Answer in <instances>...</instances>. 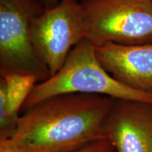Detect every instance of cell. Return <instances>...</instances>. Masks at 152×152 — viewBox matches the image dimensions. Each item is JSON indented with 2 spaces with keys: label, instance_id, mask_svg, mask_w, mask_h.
Here are the masks:
<instances>
[{
  "label": "cell",
  "instance_id": "cell-11",
  "mask_svg": "<svg viewBox=\"0 0 152 152\" xmlns=\"http://www.w3.org/2000/svg\"><path fill=\"white\" fill-rule=\"evenodd\" d=\"M114 152H115V151H114Z\"/></svg>",
  "mask_w": 152,
  "mask_h": 152
},
{
  "label": "cell",
  "instance_id": "cell-6",
  "mask_svg": "<svg viewBox=\"0 0 152 152\" xmlns=\"http://www.w3.org/2000/svg\"><path fill=\"white\" fill-rule=\"evenodd\" d=\"M103 131L115 152H152V104L113 99Z\"/></svg>",
  "mask_w": 152,
  "mask_h": 152
},
{
  "label": "cell",
  "instance_id": "cell-3",
  "mask_svg": "<svg viewBox=\"0 0 152 152\" xmlns=\"http://www.w3.org/2000/svg\"><path fill=\"white\" fill-rule=\"evenodd\" d=\"M85 37L95 47L152 44V0H80Z\"/></svg>",
  "mask_w": 152,
  "mask_h": 152
},
{
  "label": "cell",
  "instance_id": "cell-5",
  "mask_svg": "<svg viewBox=\"0 0 152 152\" xmlns=\"http://www.w3.org/2000/svg\"><path fill=\"white\" fill-rule=\"evenodd\" d=\"M84 39L83 12L77 0H60L35 17L30 26L34 50L51 76L59 71L71 49Z\"/></svg>",
  "mask_w": 152,
  "mask_h": 152
},
{
  "label": "cell",
  "instance_id": "cell-9",
  "mask_svg": "<svg viewBox=\"0 0 152 152\" xmlns=\"http://www.w3.org/2000/svg\"><path fill=\"white\" fill-rule=\"evenodd\" d=\"M112 144L107 139L99 140L97 142H93L86 147L71 152H114Z\"/></svg>",
  "mask_w": 152,
  "mask_h": 152
},
{
  "label": "cell",
  "instance_id": "cell-2",
  "mask_svg": "<svg viewBox=\"0 0 152 152\" xmlns=\"http://www.w3.org/2000/svg\"><path fill=\"white\" fill-rule=\"evenodd\" d=\"M66 93L99 94L152 104V94L130 88L111 76L99 61L95 46L87 39L71 49L56 73L34 86L20 113L45 99Z\"/></svg>",
  "mask_w": 152,
  "mask_h": 152
},
{
  "label": "cell",
  "instance_id": "cell-8",
  "mask_svg": "<svg viewBox=\"0 0 152 152\" xmlns=\"http://www.w3.org/2000/svg\"><path fill=\"white\" fill-rule=\"evenodd\" d=\"M0 76L1 140L14 134L25 102L38 81L35 76L25 74Z\"/></svg>",
  "mask_w": 152,
  "mask_h": 152
},
{
  "label": "cell",
  "instance_id": "cell-10",
  "mask_svg": "<svg viewBox=\"0 0 152 152\" xmlns=\"http://www.w3.org/2000/svg\"><path fill=\"white\" fill-rule=\"evenodd\" d=\"M42 6L45 10L50 9L55 7L57 4L59 2L60 0H38Z\"/></svg>",
  "mask_w": 152,
  "mask_h": 152
},
{
  "label": "cell",
  "instance_id": "cell-4",
  "mask_svg": "<svg viewBox=\"0 0 152 152\" xmlns=\"http://www.w3.org/2000/svg\"><path fill=\"white\" fill-rule=\"evenodd\" d=\"M38 0H0V75L25 74L38 83L50 77L30 40V26L43 12Z\"/></svg>",
  "mask_w": 152,
  "mask_h": 152
},
{
  "label": "cell",
  "instance_id": "cell-7",
  "mask_svg": "<svg viewBox=\"0 0 152 152\" xmlns=\"http://www.w3.org/2000/svg\"><path fill=\"white\" fill-rule=\"evenodd\" d=\"M99 61L111 76L134 90L152 94V44L95 47Z\"/></svg>",
  "mask_w": 152,
  "mask_h": 152
},
{
  "label": "cell",
  "instance_id": "cell-1",
  "mask_svg": "<svg viewBox=\"0 0 152 152\" xmlns=\"http://www.w3.org/2000/svg\"><path fill=\"white\" fill-rule=\"evenodd\" d=\"M113 98L66 93L20 113L10 140L19 152H71L106 139L103 125Z\"/></svg>",
  "mask_w": 152,
  "mask_h": 152
}]
</instances>
